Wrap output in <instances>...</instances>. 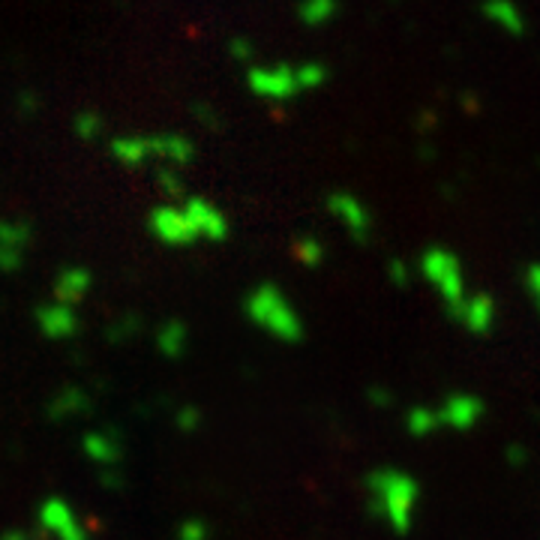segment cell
<instances>
[{
  "label": "cell",
  "instance_id": "cell-1",
  "mask_svg": "<svg viewBox=\"0 0 540 540\" xmlns=\"http://www.w3.org/2000/svg\"><path fill=\"white\" fill-rule=\"evenodd\" d=\"M366 489H370V502L375 511H379L399 535L408 531V526H412V511L417 504L414 478H408V474L394 471V469H384V471L370 474Z\"/></svg>",
  "mask_w": 540,
  "mask_h": 540
},
{
  "label": "cell",
  "instance_id": "cell-2",
  "mask_svg": "<svg viewBox=\"0 0 540 540\" xmlns=\"http://www.w3.org/2000/svg\"><path fill=\"white\" fill-rule=\"evenodd\" d=\"M247 315L256 322L261 331L274 333L282 342H300L304 340V322L294 313V307L285 300V294L276 285H258L247 298Z\"/></svg>",
  "mask_w": 540,
  "mask_h": 540
},
{
  "label": "cell",
  "instance_id": "cell-3",
  "mask_svg": "<svg viewBox=\"0 0 540 540\" xmlns=\"http://www.w3.org/2000/svg\"><path fill=\"white\" fill-rule=\"evenodd\" d=\"M423 274H427V280L441 291L447 313L454 315L460 313L465 298H462V267L460 261H456V256H450L447 250H438V247L427 250V256H423Z\"/></svg>",
  "mask_w": 540,
  "mask_h": 540
},
{
  "label": "cell",
  "instance_id": "cell-4",
  "mask_svg": "<svg viewBox=\"0 0 540 540\" xmlns=\"http://www.w3.org/2000/svg\"><path fill=\"white\" fill-rule=\"evenodd\" d=\"M39 526L54 540H87V526L63 498H45L39 507Z\"/></svg>",
  "mask_w": 540,
  "mask_h": 540
},
{
  "label": "cell",
  "instance_id": "cell-5",
  "mask_svg": "<svg viewBox=\"0 0 540 540\" xmlns=\"http://www.w3.org/2000/svg\"><path fill=\"white\" fill-rule=\"evenodd\" d=\"M147 225H151L153 237L168 243V247H186V243L195 241V228L184 208H171V204L157 208L151 219H147Z\"/></svg>",
  "mask_w": 540,
  "mask_h": 540
},
{
  "label": "cell",
  "instance_id": "cell-6",
  "mask_svg": "<svg viewBox=\"0 0 540 540\" xmlns=\"http://www.w3.org/2000/svg\"><path fill=\"white\" fill-rule=\"evenodd\" d=\"M30 243V225L21 219H0V270L12 274L21 267L24 250Z\"/></svg>",
  "mask_w": 540,
  "mask_h": 540
},
{
  "label": "cell",
  "instance_id": "cell-7",
  "mask_svg": "<svg viewBox=\"0 0 540 540\" xmlns=\"http://www.w3.org/2000/svg\"><path fill=\"white\" fill-rule=\"evenodd\" d=\"M184 210H186V217H190V223L195 228V237H204V241H225L228 223L210 201L192 195V199L184 201Z\"/></svg>",
  "mask_w": 540,
  "mask_h": 540
},
{
  "label": "cell",
  "instance_id": "cell-8",
  "mask_svg": "<svg viewBox=\"0 0 540 540\" xmlns=\"http://www.w3.org/2000/svg\"><path fill=\"white\" fill-rule=\"evenodd\" d=\"M37 324L45 337L52 340H67L72 333L78 331V315L76 309L67 307V304H48V307H39L37 309Z\"/></svg>",
  "mask_w": 540,
  "mask_h": 540
},
{
  "label": "cell",
  "instance_id": "cell-9",
  "mask_svg": "<svg viewBox=\"0 0 540 540\" xmlns=\"http://www.w3.org/2000/svg\"><path fill=\"white\" fill-rule=\"evenodd\" d=\"M480 414H484L480 399L456 394V397L447 399L445 408H438V423H445V427H450V430H471L474 423L480 421Z\"/></svg>",
  "mask_w": 540,
  "mask_h": 540
},
{
  "label": "cell",
  "instance_id": "cell-10",
  "mask_svg": "<svg viewBox=\"0 0 540 540\" xmlns=\"http://www.w3.org/2000/svg\"><path fill=\"white\" fill-rule=\"evenodd\" d=\"M90 285H94V276H90L87 267H63L61 274H57L54 280V298L57 304H67V307H76L81 298L90 291Z\"/></svg>",
  "mask_w": 540,
  "mask_h": 540
},
{
  "label": "cell",
  "instance_id": "cell-11",
  "mask_svg": "<svg viewBox=\"0 0 540 540\" xmlns=\"http://www.w3.org/2000/svg\"><path fill=\"white\" fill-rule=\"evenodd\" d=\"M456 318H460V324L465 327V331L478 333V337H484V333L493 327L495 322V304L489 294H478V298L465 300V304L460 307V313H456Z\"/></svg>",
  "mask_w": 540,
  "mask_h": 540
},
{
  "label": "cell",
  "instance_id": "cell-12",
  "mask_svg": "<svg viewBox=\"0 0 540 540\" xmlns=\"http://www.w3.org/2000/svg\"><path fill=\"white\" fill-rule=\"evenodd\" d=\"M81 450L90 462L102 465V469H111V465L120 462V441L114 432H87L81 438Z\"/></svg>",
  "mask_w": 540,
  "mask_h": 540
},
{
  "label": "cell",
  "instance_id": "cell-13",
  "mask_svg": "<svg viewBox=\"0 0 540 540\" xmlns=\"http://www.w3.org/2000/svg\"><path fill=\"white\" fill-rule=\"evenodd\" d=\"M90 408V399L81 388L76 384H67V388H61L54 394V399L48 403V417L52 421H67V417H76L81 412H87Z\"/></svg>",
  "mask_w": 540,
  "mask_h": 540
},
{
  "label": "cell",
  "instance_id": "cell-14",
  "mask_svg": "<svg viewBox=\"0 0 540 540\" xmlns=\"http://www.w3.org/2000/svg\"><path fill=\"white\" fill-rule=\"evenodd\" d=\"M151 157L168 160L171 166H186L192 160V144L180 135H153L151 138Z\"/></svg>",
  "mask_w": 540,
  "mask_h": 540
},
{
  "label": "cell",
  "instance_id": "cell-15",
  "mask_svg": "<svg viewBox=\"0 0 540 540\" xmlns=\"http://www.w3.org/2000/svg\"><path fill=\"white\" fill-rule=\"evenodd\" d=\"M331 208L342 217V223L351 228V234H355L357 241H366V234H370V217L364 214V208H360L357 201L346 199V195H337V199L331 201Z\"/></svg>",
  "mask_w": 540,
  "mask_h": 540
},
{
  "label": "cell",
  "instance_id": "cell-16",
  "mask_svg": "<svg viewBox=\"0 0 540 540\" xmlns=\"http://www.w3.org/2000/svg\"><path fill=\"white\" fill-rule=\"evenodd\" d=\"M111 153L124 162V166L135 168L151 157V138H114Z\"/></svg>",
  "mask_w": 540,
  "mask_h": 540
},
{
  "label": "cell",
  "instance_id": "cell-17",
  "mask_svg": "<svg viewBox=\"0 0 540 540\" xmlns=\"http://www.w3.org/2000/svg\"><path fill=\"white\" fill-rule=\"evenodd\" d=\"M186 340H190V333H186V327L180 322H168L162 324L160 337H157V346L166 357H180L186 351Z\"/></svg>",
  "mask_w": 540,
  "mask_h": 540
},
{
  "label": "cell",
  "instance_id": "cell-18",
  "mask_svg": "<svg viewBox=\"0 0 540 540\" xmlns=\"http://www.w3.org/2000/svg\"><path fill=\"white\" fill-rule=\"evenodd\" d=\"M432 427H438V414H432L430 408H414L408 414V430L414 436H427V432H432Z\"/></svg>",
  "mask_w": 540,
  "mask_h": 540
},
{
  "label": "cell",
  "instance_id": "cell-19",
  "mask_svg": "<svg viewBox=\"0 0 540 540\" xmlns=\"http://www.w3.org/2000/svg\"><path fill=\"white\" fill-rule=\"evenodd\" d=\"M102 133V120L96 118V114H90V111H85V114H78V120H76V135L81 138V142H94L96 135Z\"/></svg>",
  "mask_w": 540,
  "mask_h": 540
},
{
  "label": "cell",
  "instance_id": "cell-20",
  "mask_svg": "<svg viewBox=\"0 0 540 540\" xmlns=\"http://www.w3.org/2000/svg\"><path fill=\"white\" fill-rule=\"evenodd\" d=\"M157 180H160V190L166 195H171V199H184V184H180V177L175 175V168H162Z\"/></svg>",
  "mask_w": 540,
  "mask_h": 540
},
{
  "label": "cell",
  "instance_id": "cell-21",
  "mask_svg": "<svg viewBox=\"0 0 540 540\" xmlns=\"http://www.w3.org/2000/svg\"><path fill=\"white\" fill-rule=\"evenodd\" d=\"M294 256L304 261L307 267H315L318 261H322V247H318V241H300L298 247H294Z\"/></svg>",
  "mask_w": 540,
  "mask_h": 540
},
{
  "label": "cell",
  "instance_id": "cell-22",
  "mask_svg": "<svg viewBox=\"0 0 540 540\" xmlns=\"http://www.w3.org/2000/svg\"><path fill=\"white\" fill-rule=\"evenodd\" d=\"M177 540H208V526L204 522H184L177 528Z\"/></svg>",
  "mask_w": 540,
  "mask_h": 540
},
{
  "label": "cell",
  "instance_id": "cell-23",
  "mask_svg": "<svg viewBox=\"0 0 540 540\" xmlns=\"http://www.w3.org/2000/svg\"><path fill=\"white\" fill-rule=\"evenodd\" d=\"M526 282H528V294H531V300H535L537 309H540V265H531V267H528Z\"/></svg>",
  "mask_w": 540,
  "mask_h": 540
},
{
  "label": "cell",
  "instance_id": "cell-24",
  "mask_svg": "<svg viewBox=\"0 0 540 540\" xmlns=\"http://www.w3.org/2000/svg\"><path fill=\"white\" fill-rule=\"evenodd\" d=\"M177 427L184 432H192L199 427V408H184V412L177 414Z\"/></svg>",
  "mask_w": 540,
  "mask_h": 540
},
{
  "label": "cell",
  "instance_id": "cell-25",
  "mask_svg": "<svg viewBox=\"0 0 540 540\" xmlns=\"http://www.w3.org/2000/svg\"><path fill=\"white\" fill-rule=\"evenodd\" d=\"M102 484L109 487V489H118V487H120V478H118V474H114V471L105 469V471H102Z\"/></svg>",
  "mask_w": 540,
  "mask_h": 540
},
{
  "label": "cell",
  "instance_id": "cell-26",
  "mask_svg": "<svg viewBox=\"0 0 540 540\" xmlns=\"http://www.w3.org/2000/svg\"><path fill=\"white\" fill-rule=\"evenodd\" d=\"M0 540H30V537L24 535V531H6V535L0 537Z\"/></svg>",
  "mask_w": 540,
  "mask_h": 540
}]
</instances>
